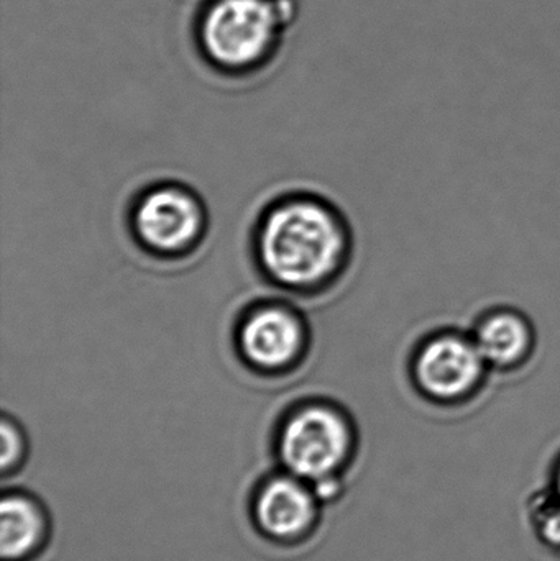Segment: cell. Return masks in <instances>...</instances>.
Listing matches in <instances>:
<instances>
[{"label": "cell", "instance_id": "obj_10", "mask_svg": "<svg viewBox=\"0 0 560 561\" xmlns=\"http://www.w3.org/2000/svg\"><path fill=\"white\" fill-rule=\"evenodd\" d=\"M0 445H2V454H0V463H2V470L7 471L13 465L19 463L20 457L23 454V440L22 431H20L19 424L13 419L3 415L2 428H0Z\"/></svg>", "mask_w": 560, "mask_h": 561}, {"label": "cell", "instance_id": "obj_1", "mask_svg": "<svg viewBox=\"0 0 560 561\" xmlns=\"http://www.w3.org/2000/svg\"><path fill=\"white\" fill-rule=\"evenodd\" d=\"M249 253L263 283L288 296L315 299L347 275L355 233L344 210L328 197L308 190L285 191L256 214Z\"/></svg>", "mask_w": 560, "mask_h": 561}, {"label": "cell", "instance_id": "obj_3", "mask_svg": "<svg viewBox=\"0 0 560 561\" xmlns=\"http://www.w3.org/2000/svg\"><path fill=\"white\" fill-rule=\"evenodd\" d=\"M233 355L260 379H283L305 366L312 327L305 310L286 297H256L240 307L230 330Z\"/></svg>", "mask_w": 560, "mask_h": 561}, {"label": "cell", "instance_id": "obj_5", "mask_svg": "<svg viewBox=\"0 0 560 561\" xmlns=\"http://www.w3.org/2000/svg\"><path fill=\"white\" fill-rule=\"evenodd\" d=\"M354 445V419L334 399L309 396L298 399L283 414L279 455L299 477H329L342 467Z\"/></svg>", "mask_w": 560, "mask_h": 561}, {"label": "cell", "instance_id": "obj_6", "mask_svg": "<svg viewBox=\"0 0 560 561\" xmlns=\"http://www.w3.org/2000/svg\"><path fill=\"white\" fill-rule=\"evenodd\" d=\"M278 22V10L266 0H219L204 20V45L219 65L245 68L270 48Z\"/></svg>", "mask_w": 560, "mask_h": 561}, {"label": "cell", "instance_id": "obj_9", "mask_svg": "<svg viewBox=\"0 0 560 561\" xmlns=\"http://www.w3.org/2000/svg\"><path fill=\"white\" fill-rule=\"evenodd\" d=\"M0 550L5 560L20 559L36 546L42 533L38 513L28 501L10 497L0 513Z\"/></svg>", "mask_w": 560, "mask_h": 561}, {"label": "cell", "instance_id": "obj_11", "mask_svg": "<svg viewBox=\"0 0 560 561\" xmlns=\"http://www.w3.org/2000/svg\"><path fill=\"white\" fill-rule=\"evenodd\" d=\"M552 488H555L556 496H558V500L560 501V460L558 467H556L555 483H552Z\"/></svg>", "mask_w": 560, "mask_h": 561}, {"label": "cell", "instance_id": "obj_2", "mask_svg": "<svg viewBox=\"0 0 560 561\" xmlns=\"http://www.w3.org/2000/svg\"><path fill=\"white\" fill-rule=\"evenodd\" d=\"M125 226L144 255L157 262H183L203 247L210 217L194 187L161 180L140 187L128 201Z\"/></svg>", "mask_w": 560, "mask_h": 561}, {"label": "cell", "instance_id": "obj_4", "mask_svg": "<svg viewBox=\"0 0 560 561\" xmlns=\"http://www.w3.org/2000/svg\"><path fill=\"white\" fill-rule=\"evenodd\" d=\"M407 373L411 389L421 401L431 408L456 411L483 394L492 369L469 330L441 327L414 343Z\"/></svg>", "mask_w": 560, "mask_h": 561}, {"label": "cell", "instance_id": "obj_7", "mask_svg": "<svg viewBox=\"0 0 560 561\" xmlns=\"http://www.w3.org/2000/svg\"><path fill=\"white\" fill-rule=\"evenodd\" d=\"M469 332L489 368L500 375L526 368L538 348L533 320L518 307L506 304L482 310Z\"/></svg>", "mask_w": 560, "mask_h": 561}, {"label": "cell", "instance_id": "obj_8", "mask_svg": "<svg viewBox=\"0 0 560 561\" xmlns=\"http://www.w3.org/2000/svg\"><path fill=\"white\" fill-rule=\"evenodd\" d=\"M256 513L266 533L275 537H293L311 523V496L295 481H273L260 496Z\"/></svg>", "mask_w": 560, "mask_h": 561}]
</instances>
